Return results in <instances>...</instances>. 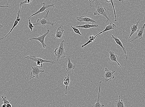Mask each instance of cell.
I'll list each match as a JSON object with an SVG mask.
<instances>
[{
	"label": "cell",
	"instance_id": "cell-13",
	"mask_svg": "<svg viewBox=\"0 0 145 107\" xmlns=\"http://www.w3.org/2000/svg\"><path fill=\"white\" fill-rule=\"evenodd\" d=\"M76 19L80 22H92L93 25L94 23L97 24L96 21L93 20L92 19L89 17H85L84 16L77 17Z\"/></svg>",
	"mask_w": 145,
	"mask_h": 107
},
{
	"label": "cell",
	"instance_id": "cell-6",
	"mask_svg": "<svg viewBox=\"0 0 145 107\" xmlns=\"http://www.w3.org/2000/svg\"><path fill=\"white\" fill-rule=\"evenodd\" d=\"M50 30L48 29L46 33L44 34H42L39 36L36 37V38H29V40L32 41V40H36L39 42L42 45V46L44 49H45L47 47V45L45 43V37L48 36L50 33Z\"/></svg>",
	"mask_w": 145,
	"mask_h": 107
},
{
	"label": "cell",
	"instance_id": "cell-20",
	"mask_svg": "<svg viewBox=\"0 0 145 107\" xmlns=\"http://www.w3.org/2000/svg\"><path fill=\"white\" fill-rule=\"evenodd\" d=\"M70 80L69 76V74H68L67 76H66L64 79V82H63V84L66 86V92H65V94H67V90L68 86L70 85Z\"/></svg>",
	"mask_w": 145,
	"mask_h": 107
},
{
	"label": "cell",
	"instance_id": "cell-26",
	"mask_svg": "<svg viewBox=\"0 0 145 107\" xmlns=\"http://www.w3.org/2000/svg\"><path fill=\"white\" fill-rule=\"evenodd\" d=\"M29 23L28 25V27L30 29L31 31L32 32L33 31V29L34 26L33 25V24L31 23V21L30 18H29Z\"/></svg>",
	"mask_w": 145,
	"mask_h": 107
},
{
	"label": "cell",
	"instance_id": "cell-17",
	"mask_svg": "<svg viewBox=\"0 0 145 107\" xmlns=\"http://www.w3.org/2000/svg\"><path fill=\"white\" fill-rule=\"evenodd\" d=\"M75 65L71 62V59H70V56H69L68 59V62L67 66V68L66 69V72L65 73V74H66L67 73L73 70L75 68Z\"/></svg>",
	"mask_w": 145,
	"mask_h": 107
},
{
	"label": "cell",
	"instance_id": "cell-33",
	"mask_svg": "<svg viewBox=\"0 0 145 107\" xmlns=\"http://www.w3.org/2000/svg\"><path fill=\"white\" fill-rule=\"evenodd\" d=\"M3 27V25H2L1 23H0V29L2 28Z\"/></svg>",
	"mask_w": 145,
	"mask_h": 107
},
{
	"label": "cell",
	"instance_id": "cell-4",
	"mask_svg": "<svg viewBox=\"0 0 145 107\" xmlns=\"http://www.w3.org/2000/svg\"><path fill=\"white\" fill-rule=\"evenodd\" d=\"M50 10L46 12V14L43 18L38 19L37 20L36 23L33 24V25H40L42 26H45L47 25H51L52 27L54 26V23L50 22L48 17Z\"/></svg>",
	"mask_w": 145,
	"mask_h": 107
},
{
	"label": "cell",
	"instance_id": "cell-32",
	"mask_svg": "<svg viewBox=\"0 0 145 107\" xmlns=\"http://www.w3.org/2000/svg\"><path fill=\"white\" fill-rule=\"evenodd\" d=\"M125 0H119V2H122V3H123L124 2Z\"/></svg>",
	"mask_w": 145,
	"mask_h": 107
},
{
	"label": "cell",
	"instance_id": "cell-1",
	"mask_svg": "<svg viewBox=\"0 0 145 107\" xmlns=\"http://www.w3.org/2000/svg\"><path fill=\"white\" fill-rule=\"evenodd\" d=\"M95 12H94V15H102L106 18L107 20V22H109V21L111 20L108 17L107 14L106 12V8L105 6L103 4H101L98 0L95 1Z\"/></svg>",
	"mask_w": 145,
	"mask_h": 107
},
{
	"label": "cell",
	"instance_id": "cell-21",
	"mask_svg": "<svg viewBox=\"0 0 145 107\" xmlns=\"http://www.w3.org/2000/svg\"><path fill=\"white\" fill-rule=\"evenodd\" d=\"M120 96L119 95V100L115 101L114 107H126L123 101L120 99Z\"/></svg>",
	"mask_w": 145,
	"mask_h": 107
},
{
	"label": "cell",
	"instance_id": "cell-10",
	"mask_svg": "<svg viewBox=\"0 0 145 107\" xmlns=\"http://www.w3.org/2000/svg\"><path fill=\"white\" fill-rule=\"evenodd\" d=\"M110 35H111L112 38H113L117 45L120 46L122 48L123 50V52L124 53H125V57H126V60H127V52L126 50V49L124 47L123 45V44L122 43V42L119 39L117 38V37H115L114 36L112 35L111 34H110Z\"/></svg>",
	"mask_w": 145,
	"mask_h": 107
},
{
	"label": "cell",
	"instance_id": "cell-15",
	"mask_svg": "<svg viewBox=\"0 0 145 107\" xmlns=\"http://www.w3.org/2000/svg\"><path fill=\"white\" fill-rule=\"evenodd\" d=\"M102 81H100L99 82V90L98 93V98L96 102L91 107H105V105L103 104H101L100 103V87L101 84L102 83Z\"/></svg>",
	"mask_w": 145,
	"mask_h": 107
},
{
	"label": "cell",
	"instance_id": "cell-3",
	"mask_svg": "<svg viewBox=\"0 0 145 107\" xmlns=\"http://www.w3.org/2000/svg\"><path fill=\"white\" fill-rule=\"evenodd\" d=\"M25 59L27 60L32 61L36 63L37 66H40V68L43 67V64L44 63H49L52 64H55L56 63L54 61H51L44 59L42 58L37 57L34 56H28L25 57Z\"/></svg>",
	"mask_w": 145,
	"mask_h": 107
},
{
	"label": "cell",
	"instance_id": "cell-34",
	"mask_svg": "<svg viewBox=\"0 0 145 107\" xmlns=\"http://www.w3.org/2000/svg\"><path fill=\"white\" fill-rule=\"evenodd\" d=\"M95 0H93V1L92 2V3H93L95 1Z\"/></svg>",
	"mask_w": 145,
	"mask_h": 107
},
{
	"label": "cell",
	"instance_id": "cell-5",
	"mask_svg": "<svg viewBox=\"0 0 145 107\" xmlns=\"http://www.w3.org/2000/svg\"><path fill=\"white\" fill-rule=\"evenodd\" d=\"M31 67L32 68V70L30 71V77L29 80H30L35 77H36L38 79L39 74L45 72L44 70L40 69L38 67V66H35L33 67L32 65H31Z\"/></svg>",
	"mask_w": 145,
	"mask_h": 107
},
{
	"label": "cell",
	"instance_id": "cell-28",
	"mask_svg": "<svg viewBox=\"0 0 145 107\" xmlns=\"http://www.w3.org/2000/svg\"><path fill=\"white\" fill-rule=\"evenodd\" d=\"M6 107H12V105L10 103L6 104Z\"/></svg>",
	"mask_w": 145,
	"mask_h": 107
},
{
	"label": "cell",
	"instance_id": "cell-8",
	"mask_svg": "<svg viewBox=\"0 0 145 107\" xmlns=\"http://www.w3.org/2000/svg\"><path fill=\"white\" fill-rule=\"evenodd\" d=\"M42 4H43V6H42V7L37 12L35 13L32 15L30 17H29V18H30L32 17H33V16L37 15L43 12L44 11H45V12H47V11L45 10L47 9H48V8L51 7H52L53 8H55L54 6L55 4L47 5L46 4V3L45 2L43 3H42Z\"/></svg>",
	"mask_w": 145,
	"mask_h": 107
},
{
	"label": "cell",
	"instance_id": "cell-7",
	"mask_svg": "<svg viewBox=\"0 0 145 107\" xmlns=\"http://www.w3.org/2000/svg\"><path fill=\"white\" fill-rule=\"evenodd\" d=\"M109 68L106 67L105 69V82H110L111 80H112L115 78V77L114 75V73L115 71L114 70H110L108 69Z\"/></svg>",
	"mask_w": 145,
	"mask_h": 107
},
{
	"label": "cell",
	"instance_id": "cell-27",
	"mask_svg": "<svg viewBox=\"0 0 145 107\" xmlns=\"http://www.w3.org/2000/svg\"><path fill=\"white\" fill-rule=\"evenodd\" d=\"M33 0H25V1L22 2L20 3V5H22L24 4H29L30 3H31Z\"/></svg>",
	"mask_w": 145,
	"mask_h": 107
},
{
	"label": "cell",
	"instance_id": "cell-9",
	"mask_svg": "<svg viewBox=\"0 0 145 107\" xmlns=\"http://www.w3.org/2000/svg\"><path fill=\"white\" fill-rule=\"evenodd\" d=\"M22 5H20V8H19V10L17 13V19H16V20L15 21L13 25L12 29H11L10 31H9V33H8L7 35L6 36H5L3 37L2 38H0V40L6 38L9 35V34L11 33V32H12V31L14 29V28L16 26H17L18 25V24L19 22V21H20L21 19L20 18H19V15H20V10L21 8H22Z\"/></svg>",
	"mask_w": 145,
	"mask_h": 107
},
{
	"label": "cell",
	"instance_id": "cell-29",
	"mask_svg": "<svg viewBox=\"0 0 145 107\" xmlns=\"http://www.w3.org/2000/svg\"><path fill=\"white\" fill-rule=\"evenodd\" d=\"M9 7V6H4L0 5V8H5V7Z\"/></svg>",
	"mask_w": 145,
	"mask_h": 107
},
{
	"label": "cell",
	"instance_id": "cell-31",
	"mask_svg": "<svg viewBox=\"0 0 145 107\" xmlns=\"http://www.w3.org/2000/svg\"><path fill=\"white\" fill-rule=\"evenodd\" d=\"M1 107H6V104H3V105H2Z\"/></svg>",
	"mask_w": 145,
	"mask_h": 107
},
{
	"label": "cell",
	"instance_id": "cell-19",
	"mask_svg": "<svg viewBox=\"0 0 145 107\" xmlns=\"http://www.w3.org/2000/svg\"><path fill=\"white\" fill-rule=\"evenodd\" d=\"M98 27V25H97V24H93H93L92 25L85 24V25H78L77 26L75 27L76 28H79L87 29Z\"/></svg>",
	"mask_w": 145,
	"mask_h": 107
},
{
	"label": "cell",
	"instance_id": "cell-22",
	"mask_svg": "<svg viewBox=\"0 0 145 107\" xmlns=\"http://www.w3.org/2000/svg\"><path fill=\"white\" fill-rule=\"evenodd\" d=\"M96 38L95 36H94V35H92V36H90L89 37V40L87 42V43L84 45H81V48H84V46H85L86 45L88 44H89L90 43H93V42L94 41V40Z\"/></svg>",
	"mask_w": 145,
	"mask_h": 107
},
{
	"label": "cell",
	"instance_id": "cell-25",
	"mask_svg": "<svg viewBox=\"0 0 145 107\" xmlns=\"http://www.w3.org/2000/svg\"><path fill=\"white\" fill-rule=\"evenodd\" d=\"M71 28L73 29V30H74V33H75L77 34H79V35L81 36L82 35H81V34L80 33V31L79 29L76 28L75 27H73L72 26H71Z\"/></svg>",
	"mask_w": 145,
	"mask_h": 107
},
{
	"label": "cell",
	"instance_id": "cell-2",
	"mask_svg": "<svg viewBox=\"0 0 145 107\" xmlns=\"http://www.w3.org/2000/svg\"><path fill=\"white\" fill-rule=\"evenodd\" d=\"M64 40L61 41L59 46L56 48L54 51V55L57 58V61L61 58L66 57V54L64 46Z\"/></svg>",
	"mask_w": 145,
	"mask_h": 107
},
{
	"label": "cell",
	"instance_id": "cell-23",
	"mask_svg": "<svg viewBox=\"0 0 145 107\" xmlns=\"http://www.w3.org/2000/svg\"><path fill=\"white\" fill-rule=\"evenodd\" d=\"M106 2L107 3H111V4L112 6V7H113L114 12V14L115 17V19L114 21H115V22H117L116 15V12H115L113 0H106Z\"/></svg>",
	"mask_w": 145,
	"mask_h": 107
},
{
	"label": "cell",
	"instance_id": "cell-24",
	"mask_svg": "<svg viewBox=\"0 0 145 107\" xmlns=\"http://www.w3.org/2000/svg\"><path fill=\"white\" fill-rule=\"evenodd\" d=\"M1 98H2V101L3 102V104H7L8 103H10L11 102V100L8 101L5 96H2Z\"/></svg>",
	"mask_w": 145,
	"mask_h": 107
},
{
	"label": "cell",
	"instance_id": "cell-16",
	"mask_svg": "<svg viewBox=\"0 0 145 107\" xmlns=\"http://www.w3.org/2000/svg\"><path fill=\"white\" fill-rule=\"evenodd\" d=\"M64 31V30L63 29V26L60 25L59 27L58 28L56 31V35L54 39L56 38L61 39L62 37L63 32Z\"/></svg>",
	"mask_w": 145,
	"mask_h": 107
},
{
	"label": "cell",
	"instance_id": "cell-18",
	"mask_svg": "<svg viewBox=\"0 0 145 107\" xmlns=\"http://www.w3.org/2000/svg\"><path fill=\"white\" fill-rule=\"evenodd\" d=\"M140 20H141V19H140L136 24H134L133 25L131 26V33L130 34L129 37V38H131L132 35H133L135 33H136L137 31H138V25H139V23Z\"/></svg>",
	"mask_w": 145,
	"mask_h": 107
},
{
	"label": "cell",
	"instance_id": "cell-30",
	"mask_svg": "<svg viewBox=\"0 0 145 107\" xmlns=\"http://www.w3.org/2000/svg\"><path fill=\"white\" fill-rule=\"evenodd\" d=\"M89 4H90L91 10V8L92 7V5H91V3L92 2V1H91V0H89Z\"/></svg>",
	"mask_w": 145,
	"mask_h": 107
},
{
	"label": "cell",
	"instance_id": "cell-11",
	"mask_svg": "<svg viewBox=\"0 0 145 107\" xmlns=\"http://www.w3.org/2000/svg\"><path fill=\"white\" fill-rule=\"evenodd\" d=\"M145 27V23L144 25L140 28V30H138V32L137 35H136L135 38H134L133 40L129 42V43H131V42L134 41L137 39H142L143 38V34H144Z\"/></svg>",
	"mask_w": 145,
	"mask_h": 107
},
{
	"label": "cell",
	"instance_id": "cell-14",
	"mask_svg": "<svg viewBox=\"0 0 145 107\" xmlns=\"http://www.w3.org/2000/svg\"><path fill=\"white\" fill-rule=\"evenodd\" d=\"M116 28V26L113 23V22L111 23L110 24H109L108 25L106 26L105 30L98 34L97 35L95 36V37L96 38H97L101 34H102L105 32L108 31L114 30Z\"/></svg>",
	"mask_w": 145,
	"mask_h": 107
},
{
	"label": "cell",
	"instance_id": "cell-12",
	"mask_svg": "<svg viewBox=\"0 0 145 107\" xmlns=\"http://www.w3.org/2000/svg\"><path fill=\"white\" fill-rule=\"evenodd\" d=\"M109 61H111L115 62H116L120 68H122V66L120 65V64L119 63L117 60H118V56L115 54L114 52L113 51H109Z\"/></svg>",
	"mask_w": 145,
	"mask_h": 107
}]
</instances>
